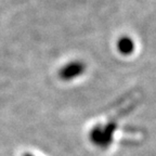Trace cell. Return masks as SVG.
Here are the masks:
<instances>
[{"instance_id": "cell-1", "label": "cell", "mask_w": 156, "mask_h": 156, "mask_svg": "<svg viewBox=\"0 0 156 156\" xmlns=\"http://www.w3.org/2000/svg\"><path fill=\"white\" fill-rule=\"evenodd\" d=\"M83 69H85V66L80 62H73L71 64H67L64 68H62L60 76H61L62 79H73L76 76H79L80 74H83Z\"/></svg>"}, {"instance_id": "cell-2", "label": "cell", "mask_w": 156, "mask_h": 156, "mask_svg": "<svg viewBox=\"0 0 156 156\" xmlns=\"http://www.w3.org/2000/svg\"><path fill=\"white\" fill-rule=\"evenodd\" d=\"M117 48H118V50H119V52L122 54L129 55L134 50V42L129 37H127V36L122 37V38L118 40V42H117Z\"/></svg>"}, {"instance_id": "cell-3", "label": "cell", "mask_w": 156, "mask_h": 156, "mask_svg": "<svg viewBox=\"0 0 156 156\" xmlns=\"http://www.w3.org/2000/svg\"><path fill=\"white\" fill-rule=\"evenodd\" d=\"M23 156H33L32 154H28V153H26V154H24Z\"/></svg>"}]
</instances>
